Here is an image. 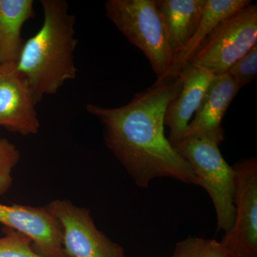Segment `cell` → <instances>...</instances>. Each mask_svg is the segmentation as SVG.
Instances as JSON below:
<instances>
[{
  "label": "cell",
  "instance_id": "obj_1",
  "mask_svg": "<svg viewBox=\"0 0 257 257\" xmlns=\"http://www.w3.org/2000/svg\"><path fill=\"white\" fill-rule=\"evenodd\" d=\"M182 86L179 74L157 80L120 107L90 104L86 106L102 124L106 147L138 187L147 188L159 177L199 186L192 167L165 134L166 111Z\"/></svg>",
  "mask_w": 257,
  "mask_h": 257
},
{
  "label": "cell",
  "instance_id": "obj_2",
  "mask_svg": "<svg viewBox=\"0 0 257 257\" xmlns=\"http://www.w3.org/2000/svg\"><path fill=\"white\" fill-rule=\"evenodd\" d=\"M42 28L24 44L17 67L28 79L37 102L46 94H55L67 80L74 79L77 68L74 52L75 18L64 0H42Z\"/></svg>",
  "mask_w": 257,
  "mask_h": 257
},
{
  "label": "cell",
  "instance_id": "obj_3",
  "mask_svg": "<svg viewBox=\"0 0 257 257\" xmlns=\"http://www.w3.org/2000/svg\"><path fill=\"white\" fill-rule=\"evenodd\" d=\"M105 11L126 40L143 51L157 80L168 77L175 57L155 0H108Z\"/></svg>",
  "mask_w": 257,
  "mask_h": 257
},
{
  "label": "cell",
  "instance_id": "obj_4",
  "mask_svg": "<svg viewBox=\"0 0 257 257\" xmlns=\"http://www.w3.org/2000/svg\"><path fill=\"white\" fill-rule=\"evenodd\" d=\"M219 145L210 139H187L173 147L192 167L199 186L209 194L216 211L218 231L226 234L234 222V170L225 161Z\"/></svg>",
  "mask_w": 257,
  "mask_h": 257
},
{
  "label": "cell",
  "instance_id": "obj_5",
  "mask_svg": "<svg viewBox=\"0 0 257 257\" xmlns=\"http://www.w3.org/2000/svg\"><path fill=\"white\" fill-rule=\"evenodd\" d=\"M256 41L257 5L250 3L221 22L187 64L214 75L227 73Z\"/></svg>",
  "mask_w": 257,
  "mask_h": 257
},
{
  "label": "cell",
  "instance_id": "obj_6",
  "mask_svg": "<svg viewBox=\"0 0 257 257\" xmlns=\"http://www.w3.org/2000/svg\"><path fill=\"white\" fill-rule=\"evenodd\" d=\"M45 207L60 225L66 257H125L124 248L97 229L89 209L67 199H55Z\"/></svg>",
  "mask_w": 257,
  "mask_h": 257
},
{
  "label": "cell",
  "instance_id": "obj_7",
  "mask_svg": "<svg viewBox=\"0 0 257 257\" xmlns=\"http://www.w3.org/2000/svg\"><path fill=\"white\" fill-rule=\"evenodd\" d=\"M232 227L221 242L239 257H257V160L246 158L234 166Z\"/></svg>",
  "mask_w": 257,
  "mask_h": 257
},
{
  "label": "cell",
  "instance_id": "obj_8",
  "mask_svg": "<svg viewBox=\"0 0 257 257\" xmlns=\"http://www.w3.org/2000/svg\"><path fill=\"white\" fill-rule=\"evenodd\" d=\"M37 103L17 62L0 64V126L23 136L35 135L40 126L35 110Z\"/></svg>",
  "mask_w": 257,
  "mask_h": 257
},
{
  "label": "cell",
  "instance_id": "obj_9",
  "mask_svg": "<svg viewBox=\"0 0 257 257\" xmlns=\"http://www.w3.org/2000/svg\"><path fill=\"white\" fill-rule=\"evenodd\" d=\"M0 223L26 235L40 256L66 257L60 225L46 207L0 203Z\"/></svg>",
  "mask_w": 257,
  "mask_h": 257
},
{
  "label": "cell",
  "instance_id": "obj_10",
  "mask_svg": "<svg viewBox=\"0 0 257 257\" xmlns=\"http://www.w3.org/2000/svg\"><path fill=\"white\" fill-rule=\"evenodd\" d=\"M241 88L228 73L214 76L183 140L207 138L219 144L224 141L221 122Z\"/></svg>",
  "mask_w": 257,
  "mask_h": 257
},
{
  "label": "cell",
  "instance_id": "obj_11",
  "mask_svg": "<svg viewBox=\"0 0 257 257\" xmlns=\"http://www.w3.org/2000/svg\"><path fill=\"white\" fill-rule=\"evenodd\" d=\"M179 74L182 79V88L167 107L165 116V125L170 130L167 139L172 146L183 140L189 120L200 106L215 76L207 69L189 64L184 66Z\"/></svg>",
  "mask_w": 257,
  "mask_h": 257
},
{
  "label": "cell",
  "instance_id": "obj_12",
  "mask_svg": "<svg viewBox=\"0 0 257 257\" xmlns=\"http://www.w3.org/2000/svg\"><path fill=\"white\" fill-rule=\"evenodd\" d=\"M155 3L175 59L195 33L206 0H155Z\"/></svg>",
  "mask_w": 257,
  "mask_h": 257
},
{
  "label": "cell",
  "instance_id": "obj_13",
  "mask_svg": "<svg viewBox=\"0 0 257 257\" xmlns=\"http://www.w3.org/2000/svg\"><path fill=\"white\" fill-rule=\"evenodd\" d=\"M32 0H0V64L18 62L24 42L21 30L34 16Z\"/></svg>",
  "mask_w": 257,
  "mask_h": 257
},
{
  "label": "cell",
  "instance_id": "obj_14",
  "mask_svg": "<svg viewBox=\"0 0 257 257\" xmlns=\"http://www.w3.org/2000/svg\"><path fill=\"white\" fill-rule=\"evenodd\" d=\"M251 3L250 0H206L202 18L190 41L174 60L168 77L178 75L204 40L225 19Z\"/></svg>",
  "mask_w": 257,
  "mask_h": 257
},
{
  "label": "cell",
  "instance_id": "obj_15",
  "mask_svg": "<svg viewBox=\"0 0 257 257\" xmlns=\"http://www.w3.org/2000/svg\"><path fill=\"white\" fill-rule=\"evenodd\" d=\"M171 257H239L221 241L190 237L179 241Z\"/></svg>",
  "mask_w": 257,
  "mask_h": 257
},
{
  "label": "cell",
  "instance_id": "obj_16",
  "mask_svg": "<svg viewBox=\"0 0 257 257\" xmlns=\"http://www.w3.org/2000/svg\"><path fill=\"white\" fill-rule=\"evenodd\" d=\"M0 237V257H43L32 247V241L26 235L7 228Z\"/></svg>",
  "mask_w": 257,
  "mask_h": 257
},
{
  "label": "cell",
  "instance_id": "obj_17",
  "mask_svg": "<svg viewBox=\"0 0 257 257\" xmlns=\"http://www.w3.org/2000/svg\"><path fill=\"white\" fill-rule=\"evenodd\" d=\"M20 159V152L16 146L6 139L0 138V196L11 188L12 172Z\"/></svg>",
  "mask_w": 257,
  "mask_h": 257
},
{
  "label": "cell",
  "instance_id": "obj_18",
  "mask_svg": "<svg viewBox=\"0 0 257 257\" xmlns=\"http://www.w3.org/2000/svg\"><path fill=\"white\" fill-rule=\"evenodd\" d=\"M228 74L242 87L256 79L257 75V44L239 59L228 71Z\"/></svg>",
  "mask_w": 257,
  "mask_h": 257
}]
</instances>
